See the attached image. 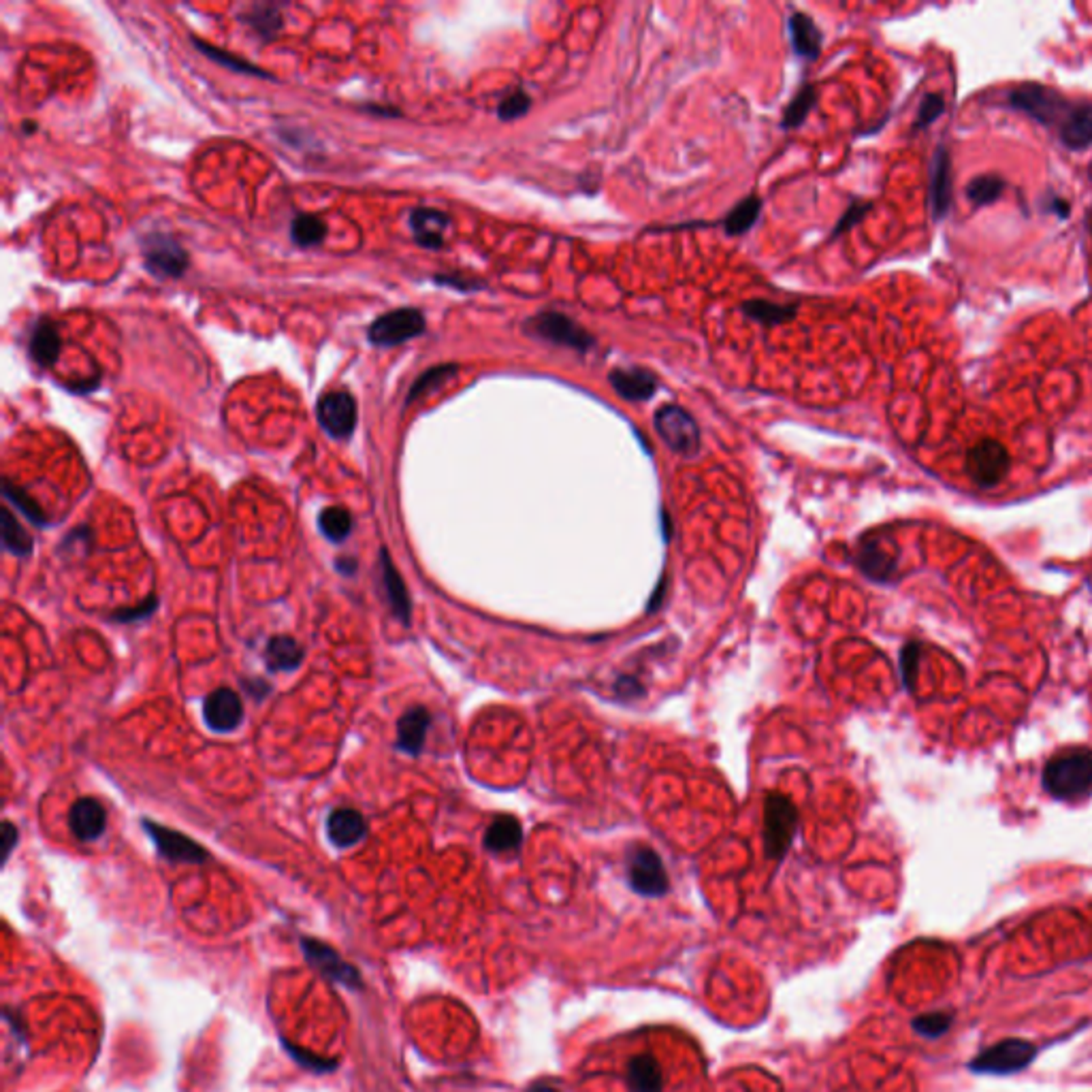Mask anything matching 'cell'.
<instances>
[{
  "label": "cell",
  "mask_w": 1092,
  "mask_h": 1092,
  "mask_svg": "<svg viewBox=\"0 0 1092 1092\" xmlns=\"http://www.w3.org/2000/svg\"><path fill=\"white\" fill-rule=\"evenodd\" d=\"M1007 105L1050 128L1071 151L1092 146V103L1071 100L1044 84H1020L1009 90Z\"/></svg>",
  "instance_id": "cell-1"
},
{
  "label": "cell",
  "mask_w": 1092,
  "mask_h": 1092,
  "mask_svg": "<svg viewBox=\"0 0 1092 1092\" xmlns=\"http://www.w3.org/2000/svg\"><path fill=\"white\" fill-rule=\"evenodd\" d=\"M1044 790L1063 803L1092 796V750L1069 747L1051 755L1044 768Z\"/></svg>",
  "instance_id": "cell-2"
},
{
  "label": "cell",
  "mask_w": 1092,
  "mask_h": 1092,
  "mask_svg": "<svg viewBox=\"0 0 1092 1092\" xmlns=\"http://www.w3.org/2000/svg\"><path fill=\"white\" fill-rule=\"evenodd\" d=\"M525 333L576 352H587L595 343L589 331H585L579 322L561 314V312H540V314L532 316L525 322Z\"/></svg>",
  "instance_id": "cell-3"
},
{
  "label": "cell",
  "mask_w": 1092,
  "mask_h": 1092,
  "mask_svg": "<svg viewBox=\"0 0 1092 1092\" xmlns=\"http://www.w3.org/2000/svg\"><path fill=\"white\" fill-rule=\"evenodd\" d=\"M798 813L790 798L768 794L764 805V847L766 856L781 860L790 849L796 834Z\"/></svg>",
  "instance_id": "cell-4"
},
{
  "label": "cell",
  "mask_w": 1092,
  "mask_h": 1092,
  "mask_svg": "<svg viewBox=\"0 0 1092 1092\" xmlns=\"http://www.w3.org/2000/svg\"><path fill=\"white\" fill-rule=\"evenodd\" d=\"M1037 1048L1024 1039H1005L1000 1044L984 1050L969 1065L970 1071L982 1076H1011L1033 1063Z\"/></svg>",
  "instance_id": "cell-5"
},
{
  "label": "cell",
  "mask_w": 1092,
  "mask_h": 1092,
  "mask_svg": "<svg viewBox=\"0 0 1092 1092\" xmlns=\"http://www.w3.org/2000/svg\"><path fill=\"white\" fill-rule=\"evenodd\" d=\"M653 423L660 438L666 442V447L676 454L692 457V454L700 450V429H697V423L681 406L666 403V406L655 412Z\"/></svg>",
  "instance_id": "cell-6"
},
{
  "label": "cell",
  "mask_w": 1092,
  "mask_h": 1092,
  "mask_svg": "<svg viewBox=\"0 0 1092 1092\" xmlns=\"http://www.w3.org/2000/svg\"><path fill=\"white\" fill-rule=\"evenodd\" d=\"M967 474L979 489L998 487L1009 472V452L996 440H982L967 452Z\"/></svg>",
  "instance_id": "cell-7"
},
{
  "label": "cell",
  "mask_w": 1092,
  "mask_h": 1092,
  "mask_svg": "<svg viewBox=\"0 0 1092 1092\" xmlns=\"http://www.w3.org/2000/svg\"><path fill=\"white\" fill-rule=\"evenodd\" d=\"M424 333V316L417 308H399L378 316L368 329L373 346H397Z\"/></svg>",
  "instance_id": "cell-8"
},
{
  "label": "cell",
  "mask_w": 1092,
  "mask_h": 1092,
  "mask_svg": "<svg viewBox=\"0 0 1092 1092\" xmlns=\"http://www.w3.org/2000/svg\"><path fill=\"white\" fill-rule=\"evenodd\" d=\"M141 255L146 267L160 278H179L188 267L186 250L174 237L163 232H151L141 241Z\"/></svg>",
  "instance_id": "cell-9"
},
{
  "label": "cell",
  "mask_w": 1092,
  "mask_h": 1092,
  "mask_svg": "<svg viewBox=\"0 0 1092 1092\" xmlns=\"http://www.w3.org/2000/svg\"><path fill=\"white\" fill-rule=\"evenodd\" d=\"M316 417L331 438H348L357 424L355 399L346 391L325 393L316 403Z\"/></svg>",
  "instance_id": "cell-10"
},
{
  "label": "cell",
  "mask_w": 1092,
  "mask_h": 1092,
  "mask_svg": "<svg viewBox=\"0 0 1092 1092\" xmlns=\"http://www.w3.org/2000/svg\"><path fill=\"white\" fill-rule=\"evenodd\" d=\"M630 884L644 896H662L669 889V875L662 864V858L649 847H636L628 864Z\"/></svg>",
  "instance_id": "cell-11"
},
{
  "label": "cell",
  "mask_w": 1092,
  "mask_h": 1092,
  "mask_svg": "<svg viewBox=\"0 0 1092 1092\" xmlns=\"http://www.w3.org/2000/svg\"><path fill=\"white\" fill-rule=\"evenodd\" d=\"M144 828L151 841H154L158 854L167 858V860L188 862V864H201L207 860L205 849L197 841H192L190 836L181 834L177 831H171V828H165L156 822H150V819H144Z\"/></svg>",
  "instance_id": "cell-12"
},
{
  "label": "cell",
  "mask_w": 1092,
  "mask_h": 1092,
  "mask_svg": "<svg viewBox=\"0 0 1092 1092\" xmlns=\"http://www.w3.org/2000/svg\"><path fill=\"white\" fill-rule=\"evenodd\" d=\"M301 947H303V954H306L308 963L314 969H318L325 977H329V979H333V982H338V984L346 986V988H352V990H357L361 986L359 970L352 965L343 963L341 956L338 952H333L329 945L316 942V939H303Z\"/></svg>",
  "instance_id": "cell-13"
},
{
  "label": "cell",
  "mask_w": 1092,
  "mask_h": 1092,
  "mask_svg": "<svg viewBox=\"0 0 1092 1092\" xmlns=\"http://www.w3.org/2000/svg\"><path fill=\"white\" fill-rule=\"evenodd\" d=\"M204 720L214 732H232L244 720L239 696L232 690H216L204 704Z\"/></svg>",
  "instance_id": "cell-14"
},
{
  "label": "cell",
  "mask_w": 1092,
  "mask_h": 1092,
  "mask_svg": "<svg viewBox=\"0 0 1092 1092\" xmlns=\"http://www.w3.org/2000/svg\"><path fill=\"white\" fill-rule=\"evenodd\" d=\"M952 160L945 148H939L930 165V207H933L935 220L945 218L952 205Z\"/></svg>",
  "instance_id": "cell-15"
},
{
  "label": "cell",
  "mask_w": 1092,
  "mask_h": 1092,
  "mask_svg": "<svg viewBox=\"0 0 1092 1092\" xmlns=\"http://www.w3.org/2000/svg\"><path fill=\"white\" fill-rule=\"evenodd\" d=\"M450 227V218L440 209L417 207L410 214V229L414 241L427 250H440L444 246V232Z\"/></svg>",
  "instance_id": "cell-16"
},
{
  "label": "cell",
  "mask_w": 1092,
  "mask_h": 1092,
  "mask_svg": "<svg viewBox=\"0 0 1092 1092\" xmlns=\"http://www.w3.org/2000/svg\"><path fill=\"white\" fill-rule=\"evenodd\" d=\"M609 382L616 396L628 401H646L657 391V378L642 368H614Z\"/></svg>",
  "instance_id": "cell-17"
},
{
  "label": "cell",
  "mask_w": 1092,
  "mask_h": 1092,
  "mask_svg": "<svg viewBox=\"0 0 1092 1092\" xmlns=\"http://www.w3.org/2000/svg\"><path fill=\"white\" fill-rule=\"evenodd\" d=\"M107 824V813L103 805L95 798H82L68 813V826L79 841H96L103 834Z\"/></svg>",
  "instance_id": "cell-18"
},
{
  "label": "cell",
  "mask_w": 1092,
  "mask_h": 1092,
  "mask_svg": "<svg viewBox=\"0 0 1092 1092\" xmlns=\"http://www.w3.org/2000/svg\"><path fill=\"white\" fill-rule=\"evenodd\" d=\"M368 833L366 819L355 808H336L327 819L329 841L336 847H352Z\"/></svg>",
  "instance_id": "cell-19"
},
{
  "label": "cell",
  "mask_w": 1092,
  "mask_h": 1092,
  "mask_svg": "<svg viewBox=\"0 0 1092 1092\" xmlns=\"http://www.w3.org/2000/svg\"><path fill=\"white\" fill-rule=\"evenodd\" d=\"M790 35H792V47H794V54L801 56L805 60H815L822 52V43H824V37H822V30L817 28V24L813 22V17H808L806 14L796 12L790 17Z\"/></svg>",
  "instance_id": "cell-20"
},
{
  "label": "cell",
  "mask_w": 1092,
  "mask_h": 1092,
  "mask_svg": "<svg viewBox=\"0 0 1092 1092\" xmlns=\"http://www.w3.org/2000/svg\"><path fill=\"white\" fill-rule=\"evenodd\" d=\"M429 722L431 717L423 706H414V709L403 715L397 723V750L410 755L421 753L424 734L429 730Z\"/></svg>",
  "instance_id": "cell-21"
},
{
  "label": "cell",
  "mask_w": 1092,
  "mask_h": 1092,
  "mask_svg": "<svg viewBox=\"0 0 1092 1092\" xmlns=\"http://www.w3.org/2000/svg\"><path fill=\"white\" fill-rule=\"evenodd\" d=\"M523 843V831L517 817L512 815H500L493 819V824L487 828L484 834V847L493 854H510L517 852Z\"/></svg>",
  "instance_id": "cell-22"
},
{
  "label": "cell",
  "mask_w": 1092,
  "mask_h": 1092,
  "mask_svg": "<svg viewBox=\"0 0 1092 1092\" xmlns=\"http://www.w3.org/2000/svg\"><path fill=\"white\" fill-rule=\"evenodd\" d=\"M60 346L63 343H60V333L54 322L45 318L39 320L33 327V336H30V357H33V361L43 368L54 366L60 355Z\"/></svg>",
  "instance_id": "cell-23"
},
{
  "label": "cell",
  "mask_w": 1092,
  "mask_h": 1092,
  "mask_svg": "<svg viewBox=\"0 0 1092 1092\" xmlns=\"http://www.w3.org/2000/svg\"><path fill=\"white\" fill-rule=\"evenodd\" d=\"M380 565H382V579H384V587H387L391 609L403 625H408V621H410V598H408L406 585H403L401 576H399L396 565H393L387 551H382V555H380Z\"/></svg>",
  "instance_id": "cell-24"
},
{
  "label": "cell",
  "mask_w": 1092,
  "mask_h": 1092,
  "mask_svg": "<svg viewBox=\"0 0 1092 1092\" xmlns=\"http://www.w3.org/2000/svg\"><path fill=\"white\" fill-rule=\"evenodd\" d=\"M267 669L271 672H290L301 666L303 662V649L297 641L288 639V636H276L267 644Z\"/></svg>",
  "instance_id": "cell-25"
},
{
  "label": "cell",
  "mask_w": 1092,
  "mask_h": 1092,
  "mask_svg": "<svg viewBox=\"0 0 1092 1092\" xmlns=\"http://www.w3.org/2000/svg\"><path fill=\"white\" fill-rule=\"evenodd\" d=\"M741 312L747 318L760 322V325H766V327L783 325V322L792 320L796 316L794 306H781V303H773V301H766V299L745 301V303H741Z\"/></svg>",
  "instance_id": "cell-26"
},
{
  "label": "cell",
  "mask_w": 1092,
  "mask_h": 1092,
  "mask_svg": "<svg viewBox=\"0 0 1092 1092\" xmlns=\"http://www.w3.org/2000/svg\"><path fill=\"white\" fill-rule=\"evenodd\" d=\"M760 211H762V199L760 197L743 199L741 204H738L723 220V229H725L727 235L738 237V235H745V232H750L755 227L757 218H760Z\"/></svg>",
  "instance_id": "cell-27"
},
{
  "label": "cell",
  "mask_w": 1092,
  "mask_h": 1092,
  "mask_svg": "<svg viewBox=\"0 0 1092 1092\" xmlns=\"http://www.w3.org/2000/svg\"><path fill=\"white\" fill-rule=\"evenodd\" d=\"M628 1079L634 1092H660L662 1090V1071L653 1056H636L630 1069Z\"/></svg>",
  "instance_id": "cell-28"
},
{
  "label": "cell",
  "mask_w": 1092,
  "mask_h": 1092,
  "mask_svg": "<svg viewBox=\"0 0 1092 1092\" xmlns=\"http://www.w3.org/2000/svg\"><path fill=\"white\" fill-rule=\"evenodd\" d=\"M858 561L866 576L875 581H887L894 572V560L877 542H864L858 553Z\"/></svg>",
  "instance_id": "cell-29"
},
{
  "label": "cell",
  "mask_w": 1092,
  "mask_h": 1092,
  "mask_svg": "<svg viewBox=\"0 0 1092 1092\" xmlns=\"http://www.w3.org/2000/svg\"><path fill=\"white\" fill-rule=\"evenodd\" d=\"M239 19L262 39H273L282 28V15L276 5H255L248 14L239 15Z\"/></svg>",
  "instance_id": "cell-30"
},
{
  "label": "cell",
  "mask_w": 1092,
  "mask_h": 1092,
  "mask_svg": "<svg viewBox=\"0 0 1092 1092\" xmlns=\"http://www.w3.org/2000/svg\"><path fill=\"white\" fill-rule=\"evenodd\" d=\"M1003 192H1005V179L995 174H986V176H977L973 181H969L967 199L975 207H984L995 204Z\"/></svg>",
  "instance_id": "cell-31"
},
{
  "label": "cell",
  "mask_w": 1092,
  "mask_h": 1092,
  "mask_svg": "<svg viewBox=\"0 0 1092 1092\" xmlns=\"http://www.w3.org/2000/svg\"><path fill=\"white\" fill-rule=\"evenodd\" d=\"M815 100H817V88L813 84H805L801 90H798L796 96L790 100V105L785 107L781 126L787 128V130L801 126L806 120V116L811 114Z\"/></svg>",
  "instance_id": "cell-32"
},
{
  "label": "cell",
  "mask_w": 1092,
  "mask_h": 1092,
  "mask_svg": "<svg viewBox=\"0 0 1092 1092\" xmlns=\"http://www.w3.org/2000/svg\"><path fill=\"white\" fill-rule=\"evenodd\" d=\"M318 525L320 532L325 533V538H329L331 542H343L352 532V517L341 505H329V508L320 512Z\"/></svg>",
  "instance_id": "cell-33"
},
{
  "label": "cell",
  "mask_w": 1092,
  "mask_h": 1092,
  "mask_svg": "<svg viewBox=\"0 0 1092 1092\" xmlns=\"http://www.w3.org/2000/svg\"><path fill=\"white\" fill-rule=\"evenodd\" d=\"M0 532H3V546L14 555H30L33 551V540H30V535L22 530V525L17 523V519L14 517L12 512L7 508H3L0 512Z\"/></svg>",
  "instance_id": "cell-34"
},
{
  "label": "cell",
  "mask_w": 1092,
  "mask_h": 1092,
  "mask_svg": "<svg viewBox=\"0 0 1092 1092\" xmlns=\"http://www.w3.org/2000/svg\"><path fill=\"white\" fill-rule=\"evenodd\" d=\"M327 235V227L325 222L316 216H310V214H301L295 220H292L290 225V237L295 241L297 246L303 248H310V246H318L322 239Z\"/></svg>",
  "instance_id": "cell-35"
},
{
  "label": "cell",
  "mask_w": 1092,
  "mask_h": 1092,
  "mask_svg": "<svg viewBox=\"0 0 1092 1092\" xmlns=\"http://www.w3.org/2000/svg\"><path fill=\"white\" fill-rule=\"evenodd\" d=\"M195 45H197V47L201 49V54H204V56L211 58V60H214V63H218V65L231 67L232 70H237V73H244V75H255V77H265V79H271V75H269V73H265V70H260L259 67H255V65L246 63V60H241V58L231 56L229 52H225V49H218V47H214V45H209V43L199 41V39H195Z\"/></svg>",
  "instance_id": "cell-36"
},
{
  "label": "cell",
  "mask_w": 1092,
  "mask_h": 1092,
  "mask_svg": "<svg viewBox=\"0 0 1092 1092\" xmlns=\"http://www.w3.org/2000/svg\"><path fill=\"white\" fill-rule=\"evenodd\" d=\"M3 493H5V498H7L9 502H12L19 512H24L30 521L37 523V525H43V521H45V519H43V512L39 510L37 502H35L33 498H30V495H28L26 491H22L19 487H15V484L5 480Z\"/></svg>",
  "instance_id": "cell-37"
},
{
  "label": "cell",
  "mask_w": 1092,
  "mask_h": 1092,
  "mask_svg": "<svg viewBox=\"0 0 1092 1092\" xmlns=\"http://www.w3.org/2000/svg\"><path fill=\"white\" fill-rule=\"evenodd\" d=\"M457 371V366H438V368H431L429 371H424L423 376L414 382V387L408 393V401L417 399L421 393H427L431 389H438L444 380H449L452 373Z\"/></svg>",
  "instance_id": "cell-38"
},
{
  "label": "cell",
  "mask_w": 1092,
  "mask_h": 1092,
  "mask_svg": "<svg viewBox=\"0 0 1092 1092\" xmlns=\"http://www.w3.org/2000/svg\"><path fill=\"white\" fill-rule=\"evenodd\" d=\"M532 107V96L525 93L523 88L512 90V93L502 98V103L498 107V116L500 120H517L521 116H525Z\"/></svg>",
  "instance_id": "cell-39"
},
{
  "label": "cell",
  "mask_w": 1092,
  "mask_h": 1092,
  "mask_svg": "<svg viewBox=\"0 0 1092 1092\" xmlns=\"http://www.w3.org/2000/svg\"><path fill=\"white\" fill-rule=\"evenodd\" d=\"M949 1026H952V1016L942 1014V1011H937V1014H924L914 1020V1028L919 1035H924L928 1039H937L945 1035Z\"/></svg>",
  "instance_id": "cell-40"
},
{
  "label": "cell",
  "mask_w": 1092,
  "mask_h": 1092,
  "mask_svg": "<svg viewBox=\"0 0 1092 1092\" xmlns=\"http://www.w3.org/2000/svg\"><path fill=\"white\" fill-rule=\"evenodd\" d=\"M943 111H945V100H943L942 95H926L922 98V105H919L914 128L919 130V128L930 126L935 123V120H939V116H942Z\"/></svg>",
  "instance_id": "cell-41"
},
{
  "label": "cell",
  "mask_w": 1092,
  "mask_h": 1092,
  "mask_svg": "<svg viewBox=\"0 0 1092 1092\" xmlns=\"http://www.w3.org/2000/svg\"><path fill=\"white\" fill-rule=\"evenodd\" d=\"M868 207H871V205H868V204H854V205H849V209L845 211V216H843L841 220H838V225L834 227V231H833V237L841 235V232H847L849 229L856 227V225H858V222H860V220L864 218V214H866V211H868Z\"/></svg>",
  "instance_id": "cell-42"
},
{
  "label": "cell",
  "mask_w": 1092,
  "mask_h": 1092,
  "mask_svg": "<svg viewBox=\"0 0 1092 1092\" xmlns=\"http://www.w3.org/2000/svg\"><path fill=\"white\" fill-rule=\"evenodd\" d=\"M288 1051H290L292 1056H295V1060H299L301 1065L310 1067L312 1071H329V1069H336V1067H338L336 1060H331V1063H327L325 1058H318V1056H314V1054H310V1051H301L299 1048L288 1046Z\"/></svg>",
  "instance_id": "cell-43"
},
{
  "label": "cell",
  "mask_w": 1092,
  "mask_h": 1092,
  "mask_svg": "<svg viewBox=\"0 0 1092 1092\" xmlns=\"http://www.w3.org/2000/svg\"><path fill=\"white\" fill-rule=\"evenodd\" d=\"M154 611H156V598H154V595H151V598H148L144 604L135 606V609L120 611V613L116 614V619H118V621H124V623H130V621H135V619H144V616H148L150 613H154Z\"/></svg>",
  "instance_id": "cell-44"
},
{
  "label": "cell",
  "mask_w": 1092,
  "mask_h": 1092,
  "mask_svg": "<svg viewBox=\"0 0 1092 1092\" xmlns=\"http://www.w3.org/2000/svg\"><path fill=\"white\" fill-rule=\"evenodd\" d=\"M436 282H438V285H444V287H454V288H457V290H463V292L477 290V288H480V287H482V285H480V282H474V280H465V278H461V276H438V278H436Z\"/></svg>",
  "instance_id": "cell-45"
},
{
  "label": "cell",
  "mask_w": 1092,
  "mask_h": 1092,
  "mask_svg": "<svg viewBox=\"0 0 1092 1092\" xmlns=\"http://www.w3.org/2000/svg\"><path fill=\"white\" fill-rule=\"evenodd\" d=\"M0 845H3V862H7V858H9V854H12V849L17 845V831H15V826L12 822H5Z\"/></svg>",
  "instance_id": "cell-46"
},
{
  "label": "cell",
  "mask_w": 1092,
  "mask_h": 1092,
  "mask_svg": "<svg viewBox=\"0 0 1092 1092\" xmlns=\"http://www.w3.org/2000/svg\"><path fill=\"white\" fill-rule=\"evenodd\" d=\"M338 568H340L343 574H352V572H355V568H357V561H355V560H348V561L341 560V561H338Z\"/></svg>",
  "instance_id": "cell-47"
},
{
  "label": "cell",
  "mask_w": 1092,
  "mask_h": 1092,
  "mask_svg": "<svg viewBox=\"0 0 1092 1092\" xmlns=\"http://www.w3.org/2000/svg\"><path fill=\"white\" fill-rule=\"evenodd\" d=\"M532 1092H558V1090H555V1088H549V1086H535V1088H533Z\"/></svg>",
  "instance_id": "cell-48"
}]
</instances>
